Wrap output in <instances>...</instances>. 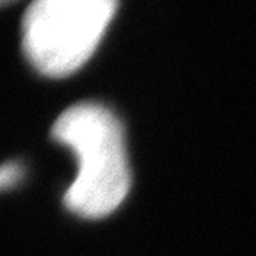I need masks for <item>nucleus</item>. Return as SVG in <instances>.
Returning a JSON list of instances; mask_svg holds the SVG:
<instances>
[{
    "mask_svg": "<svg viewBox=\"0 0 256 256\" xmlns=\"http://www.w3.org/2000/svg\"><path fill=\"white\" fill-rule=\"evenodd\" d=\"M52 137L76 158V176L64 192L66 208L86 219H102L114 212L130 190L120 120L104 105L76 104L57 118Z\"/></svg>",
    "mask_w": 256,
    "mask_h": 256,
    "instance_id": "obj_1",
    "label": "nucleus"
},
{
    "mask_svg": "<svg viewBox=\"0 0 256 256\" xmlns=\"http://www.w3.org/2000/svg\"><path fill=\"white\" fill-rule=\"evenodd\" d=\"M24 166L20 162H8L0 166V192L12 188L24 178Z\"/></svg>",
    "mask_w": 256,
    "mask_h": 256,
    "instance_id": "obj_3",
    "label": "nucleus"
},
{
    "mask_svg": "<svg viewBox=\"0 0 256 256\" xmlns=\"http://www.w3.org/2000/svg\"><path fill=\"white\" fill-rule=\"evenodd\" d=\"M120 0H32L22 22V48L38 73L62 78L91 59Z\"/></svg>",
    "mask_w": 256,
    "mask_h": 256,
    "instance_id": "obj_2",
    "label": "nucleus"
},
{
    "mask_svg": "<svg viewBox=\"0 0 256 256\" xmlns=\"http://www.w3.org/2000/svg\"><path fill=\"white\" fill-rule=\"evenodd\" d=\"M11 2H14V0H0V8H4V6L11 4Z\"/></svg>",
    "mask_w": 256,
    "mask_h": 256,
    "instance_id": "obj_4",
    "label": "nucleus"
}]
</instances>
